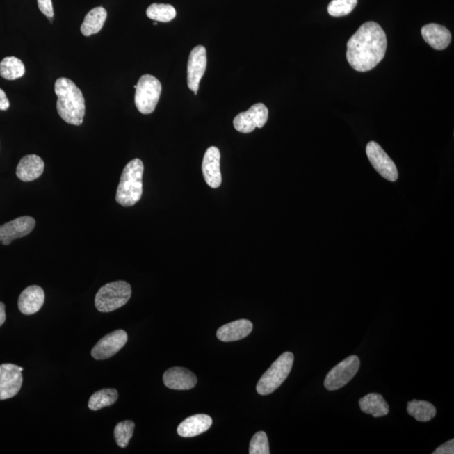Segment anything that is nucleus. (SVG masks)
I'll list each match as a JSON object with an SVG mask.
<instances>
[{
    "label": "nucleus",
    "instance_id": "423d86ee",
    "mask_svg": "<svg viewBox=\"0 0 454 454\" xmlns=\"http://www.w3.org/2000/svg\"><path fill=\"white\" fill-rule=\"evenodd\" d=\"M162 84L159 80L150 74H145L136 84L135 104L138 111L143 115H149L155 111L159 103Z\"/></svg>",
    "mask_w": 454,
    "mask_h": 454
},
{
    "label": "nucleus",
    "instance_id": "2eb2a0df",
    "mask_svg": "<svg viewBox=\"0 0 454 454\" xmlns=\"http://www.w3.org/2000/svg\"><path fill=\"white\" fill-rule=\"evenodd\" d=\"M165 387L176 391H188L194 388L197 384V377L194 373L182 367L168 369L163 375Z\"/></svg>",
    "mask_w": 454,
    "mask_h": 454
},
{
    "label": "nucleus",
    "instance_id": "473e14b6",
    "mask_svg": "<svg viewBox=\"0 0 454 454\" xmlns=\"http://www.w3.org/2000/svg\"><path fill=\"white\" fill-rule=\"evenodd\" d=\"M6 320V305L3 302H0V327L5 323Z\"/></svg>",
    "mask_w": 454,
    "mask_h": 454
},
{
    "label": "nucleus",
    "instance_id": "ddd939ff",
    "mask_svg": "<svg viewBox=\"0 0 454 454\" xmlns=\"http://www.w3.org/2000/svg\"><path fill=\"white\" fill-rule=\"evenodd\" d=\"M220 154L218 148L211 147L204 154L202 163V172L204 180L209 186L217 188L222 182L220 172Z\"/></svg>",
    "mask_w": 454,
    "mask_h": 454
},
{
    "label": "nucleus",
    "instance_id": "f257e3e1",
    "mask_svg": "<svg viewBox=\"0 0 454 454\" xmlns=\"http://www.w3.org/2000/svg\"><path fill=\"white\" fill-rule=\"evenodd\" d=\"M387 49V38L379 24H363L348 42L347 59L353 70L368 72L382 61Z\"/></svg>",
    "mask_w": 454,
    "mask_h": 454
},
{
    "label": "nucleus",
    "instance_id": "cd10ccee",
    "mask_svg": "<svg viewBox=\"0 0 454 454\" xmlns=\"http://www.w3.org/2000/svg\"><path fill=\"white\" fill-rule=\"evenodd\" d=\"M357 5V0H332L327 10L333 17H341L351 13Z\"/></svg>",
    "mask_w": 454,
    "mask_h": 454
},
{
    "label": "nucleus",
    "instance_id": "0eeeda50",
    "mask_svg": "<svg viewBox=\"0 0 454 454\" xmlns=\"http://www.w3.org/2000/svg\"><path fill=\"white\" fill-rule=\"evenodd\" d=\"M359 367V357H348L327 373L324 381L325 388L330 391L343 388L357 375Z\"/></svg>",
    "mask_w": 454,
    "mask_h": 454
},
{
    "label": "nucleus",
    "instance_id": "7c9ffc66",
    "mask_svg": "<svg viewBox=\"0 0 454 454\" xmlns=\"http://www.w3.org/2000/svg\"><path fill=\"white\" fill-rule=\"evenodd\" d=\"M433 454H453L454 453V440H450L447 443L441 445L437 448Z\"/></svg>",
    "mask_w": 454,
    "mask_h": 454
},
{
    "label": "nucleus",
    "instance_id": "4468645a",
    "mask_svg": "<svg viewBox=\"0 0 454 454\" xmlns=\"http://www.w3.org/2000/svg\"><path fill=\"white\" fill-rule=\"evenodd\" d=\"M35 227L33 217L22 216L0 226V241H13L29 235Z\"/></svg>",
    "mask_w": 454,
    "mask_h": 454
},
{
    "label": "nucleus",
    "instance_id": "f704fd0d",
    "mask_svg": "<svg viewBox=\"0 0 454 454\" xmlns=\"http://www.w3.org/2000/svg\"><path fill=\"white\" fill-rule=\"evenodd\" d=\"M47 19H49L51 22H54V17H47Z\"/></svg>",
    "mask_w": 454,
    "mask_h": 454
},
{
    "label": "nucleus",
    "instance_id": "bb28decb",
    "mask_svg": "<svg viewBox=\"0 0 454 454\" xmlns=\"http://www.w3.org/2000/svg\"><path fill=\"white\" fill-rule=\"evenodd\" d=\"M135 423L132 421H124L116 425L114 437L120 448H127L133 436Z\"/></svg>",
    "mask_w": 454,
    "mask_h": 454
},
{
    "label": "nucleus",
    "instance_id": "f3484780",
    "mask_svg": "<svg viewBox=\"0 0 454 454\" xmlns=\"http://www.w3.org/2000/svg\"><path fill=\"white\" fill-rule=\"evenodd\" d=\"M44 168H45V163L39 156L27 155L19 161L16 168V175L23 182H31L42 176Z\"/></svg>",
    "mask_w": 454,
    "mask_h": 454
},
{
    "label": "nucleus",
    "instance_id": "a211bd4d",
    "mask_svg": "<svg viewBox=\"0 0 454 454\" xmlns=\"http://www.w3.org/2000/svg\"><path fill=\"white\" fill-rule=\"evenodd\" d=\"M252 327L251 321L246 319L232 321L222 325L217 330V339L225 343L239 341L250 334Z\"/></svg>",
    "mask_w": 454,
    "mask_h": 454
},
{
    "label": "nucleus",
    "instance_id": "b1692460",
    "mask_svg": "<svg viewBox=\"0 0 454 454\" xmlns=\"http://www.w3.org/2000/svg\"><path fill=\"white\" fill-rule=\"evenodd\" d=\"M26 74V67L21 59L7 57L0 63V76L7 80L22 78Z\"/></svg>",
    "mask_w": 454,
    "mask_h": 454
},
{
    "label": "nucleus",
    "instance_id": "c85d7f7f",
    "mask_svg": "<svg viewBox=\"0 0 454 454\" xmlns=\"http://www.w3.org/2000/svg\"><path fill=\"white\" fill-rule=\"evenodd\" d=\"M249 453L250 454H269V444L267 434L264 432H259L254 434L249 446Z\"/></svg>",
    "mask_w": 454,
    "mask_h": 454
},
{
    "label": "nucleus",
    "instance_id": "72a5a7b5",
    "mask_svg": "<svg viewBox=\"0 0 454 454\" xmlns=\"http://www.w3.org/2000/svg\"><path fill=\"white\" fill-rule=\"evenodd\" d=\"M11 243V241H2L1 244L5 245V246H8V245H10Z\"/></svg>",
    "mask_w": 454,
    "mask_h": 454
},
{
    "label": "nucleus",
    "instance_id": "1a4fd4ad",
    "mask_svg": "<svg viewBox=\"0 0 454 454\" xmlns=\"http://www.w3.org/2000/svg\"><path fill=\"white\" fill-rule=\"evenodd\" d=\"M366 154L369 162L375 170L385 179L395 182L398 179V170L395 163L389 158L382 147L375 142L368 143Z\"/></svg>",
    "mask_w": 454,
    "mask_h": 454
},
{
    "label": "nucleus",
    "instance_id": "9d476101",
    "mask_svg": "<svg viewBox=\"0 0 454 454\" xmlns=\"http://www.w3.org/2000/svg\"><path fill=\"white\" fill-rule=\"evenodd\" d=\"M127 333L120 329L108 333L96 343L92 349L91 355L97 360L110 359L127 344Z\"/></svg>",
    "mask_w": 454,
    "mask_h": 454
},
{
    "label": "nucleus",
    "instance_id": "7ed1b4c3",
    "mask_svg": "<svg viewBox=\"0 0 454 454\" xmlns=\"http://www.w3.org/2000/svg\"><path fill=\"white\" fill-rule=\"evenodd\" d=\"M143 172V163L139 159L131 160L124 167L115 196L120 206H133L142 198Z\"/></svg>",
    "mask_w": 454,
    "mask_h": 454
},
{
    "label": "nucleus",
    "instance_id": "20e7f679",
    "mask_svg": "<svg viewBox=\"0 0 454 454\" xmlns=\"http://www.w3.org/2000/svg\"><path fill=\"white\" fill-rule=\"evenodd\" d=\"M294 359V355L286 352L273 363L257 384V391L259 395L268 396L275 391L284 382L291 371Z\"/></svg>",
    "mask_w": 454,
    "mask_h": 454
},
{
    "label": "nucleus",
    "instance_id": "6ab92c4d",
    "mask_svg": "<svg viewBox=\"0 0 454 454\" xmlns=\"http://www.w3.org/2000/svg\"><path fill=\"white\" fill-rule=\"evenodd\" d=\"M421 35L428 45L435 50H444L451 42L452 35L447 28L439 24H428L421 29Z\"/></svg>",
    "mask_w": 454,
    "mask_h": 454
},
{
    "label": "nucleus",
    "instance_id": "6e6552de",
    "mask_svg": "<svg viewBox=\"0 0 454 454\" xmlns=\"http://www.w3.org/2000/svg\"><path fill=\"white\" fill-rule=\"evenodd\" d=\"M268 119V110L262 103L253 104L247 111L236 115L233 124L242 133H251L256 128H263Z\"/></svg>",
    "mask_w": 454,
    "mask_h": 454
},
{
    "label": "nucleus",
    "instance_id": "393cba45",
    "mask_svg": "<svg viewBox=\"0 0 454 454\" xmlns=\"http://www.w3.org/2000/svg\"><path fill=\"white\" fill-rule=\"evenodd\" d=\"M118 392L115 389H103L95 392L88 400V408L91 411H99L100 409L111 407L118 400Z\"/></svg>",
    "mask_w": 454,
    "mask_h": 454
},
{
    "label": "nucleus",
    "instance_id": "a878e982",
    "mask_svg": "<svg viewBox=\"0 0 454 454\" xmlns=\"http://www.w3.org/2000/svg\"><path fill=\"white\" fill-rule=\"evenodd\" d=\"M147 17L159 22H170L176 17V10L174 6L163 5V3H152L147 8Z\"/></svg>",
    "mask_w": 454,
    "mask_h": 454
},
{
    "label": "nucleus",
    "instance_id": "2f4dec72",
    "mask_svg": "<svg viewBox=\"0 0 454 454\" xmlns=\"http://www.w3.org/2000/svg\"><path fill=\"white\" fill-rule=\"evenodd\" d=\"M10 108V102L6 92L0 88V111H7Z\"/></svg>",
    "mask_w": 454,
    "mask_h": 454
},
{
    "label": "nucleus",
    "instance_id": "412c9836",
    "mask_svg": "<svg viewBox=\"0 0 454 454\" xmlns=\"http://www.w3.org/2000/svg\"><path fill=\"white\" fill-rule=\"evenodd\" d=\"M361 411L372 415L373 417H381L388 415L389 405L384 397L378 393H371L359 400Z\"/></svg>",
    "mask_w": 454,
    "mask_h": 454
},
{
    "label": "nucleus",
    "instance_id": "5701e85b",
    "mask_svg": "<svg viewBox=\"0 0 454 454\" xmlns=\"http://www.w3.org/2000/svg\"><path fill=\"white\" fill-rule=\"evenodd\" d=\"M407 412L416 421L427 423L435 417L437 409L428 401L413 400L408 403Z\"/></svg>",
    "mask_w": 454,
    "mask_h": 454
},
{
    "label": "nucleus",
    "instance_id": "9b49d317",
    "mask_svg": "<svg viewBox=\"0 0 454 454\" xmlns=\"http://www.w3.org/2000/svg\"><path fill=\"white\" fill-rule=\"evenodd\" d=\"M22 383V373L17 365H0V400L10 399L17 395L21 391Z\"/></svg>",
    "mask_w": 454,
    "mask_h": 454
},
{
    "label": "nucleus",
    "instance_id": "4be33fe9",
    "mask_svg": "<svg viewBox=\"0 0 454 454\" xmlns=\"http://www.w3.org/2000/svg\"><path fill=\"white\" fill-rule=\"evenodd\" d=\"M107 18V11L103 7H96L86 15L81 26L84 36L97 34L102 31Z\"/></svg>",
    "mask_w": 454,
    "mask_h": 454
},
{
    "label": "nucleus",
    "instance_id": "aec40b11",
    "mask_svg": "<svg viewBox=\"0 0 454 454\" xmlns=\"http://www.w3.org/2000/svg\"><path fill=\"white\" fill-rule=\"evenodd\" d=\"M210 416L198 414V415L188 417L178 427V434L182 437H194L208 431L212 425Z\"/></svg>",
    "mask_w": 454,
    "mask_h": 454
},
{
    "label": "nucleus",
    "instance_id": "f8f14e48",
    "mask_svg": "<svg viewBox=\"0 0 454 454\" xmlns=\"http://www.w3.org/2000/svg\"><path fill=\"white\" fill-rule=\"evenodd\" d=\"M207 55L206 47L197 46L190 52L188 62V86L197 95L200 80L206 72Z\"/></svg>",
    "mask_w": 454,
    "mask_h": 454
},
{
    "label": "nucleus",
    "instance_id": "c756f323",
    "mask_svg": "<svg viewBox=\"0 0 454 454\" xmlns=\"http://www.w3.org/2000/svg\"><path fill=\"white\" fill-rule=\"evenodd\" d=\"M39 10L47 17H54V10L51 0H38Z\"/></svg>",
    "mask_w": 454,
    "mask_h": 454
},
{
    "label": "nucleus",
    "instance_id": "f03ea898",
    "mask_svg": "<svg viewBox=\"0 0 454 454\" xmlns=\"http://www.w3.org/2000/svg\"><path fill=\"white\" fill-rule=\"evenodd\" d=\"M55 93L60 117L68 124L81 126L86 115V99L80 88L71 79L60 78L55 83Z\"/></svg>",
    "mask_w": 454,
    "mask_h": 454
},
{
    "label": "nucleus",
    "instance_id": "39448f33",
    "mask_svg": "<svg viewBox=\"0 0 454 454\" xmlns=\"http://www.w3.org/2000/svg\"><path fill=\"white\" fill-rule=\"evenodd\" d=\"M131 287L126 281L108 283L99 289L95 307L100 312H111L124 307L131 296Z\"/></svg>",
    "mask_w": 454,
    "mask_h": 454
},
{
    "label": "nucleus",
    "instance_id": "dca6fc26",
    "mask_svg": "<svg viewBox=\"0 0 454 454\" xmlns=\"http://www.w3.org/2000/svg\"><path fill=\"white\" fill-rule=\"evenodd\" d=\"M44 302H45V293L42 288L38 285H31L24 289L19 295L18 307L24 315L30 316L41 310Z\"/></svg>",
    "mask_w": 454,
    "mask_h": 454
}]
</instances>
